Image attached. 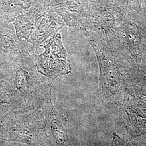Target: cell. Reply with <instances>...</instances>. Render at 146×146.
I'll use <instances>...</instances> for the list:
<instances>
[{"instance_id":"6da1fadb","label":"cell","mask_w":146,"mask_h":146,"mask_svg":"<svg viewBox=\"0 0 146 146\" xmlns=\"http://www.w3.org/2000/svg\"><path fill=\"white\" fill-rule=\"evenodd\" d=\"M45 48V52L37 59V67L40 72L50 78L70 72L67 54L59 34L49 41Z\"/></svg>"}]
</instances>
